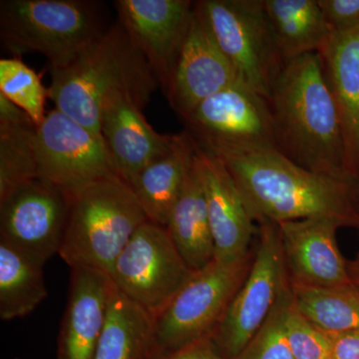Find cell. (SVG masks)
<instances>
[{"label": "cell", "instance_id": "1", "mask_svg": "<svg viewBox=\"0 0 359 359\" xmlns=\"http://www.w3.org/2000/svg\"><path fill=\"white\" fill-rule=\"evenodd\" d=\"M204 149L224 163L259 223L327 217L344 226H359V187L355 184L309 171L276 148Z\"/></svg>", "mask_w": 359, "mask_h": 359}, {"label": "cell", "instance_id": "2", "mask_svg": "<svg viewBox=\"0 0 359 359\" xmlns=\"http://www.w3.org/2000/svg\"><path fill=\"white\" fill-rule=\"evenodd\" d=\"M268 101L283 154L309 171L359 187L347 169L339 110L320 52L285 61Z\"/></svg>", "mask_w": 359, "mask_h": 359}, {"label": "cell", "instance_id": "3", "mask_svg": "<svg viewBox=\"0 0 359 359\" xmlns=\"http://www.w3.org/2000/svg\"><path fill=\"white\" fill-rule=\"evenodd\" d=\"M158 85L145 56L117 20L69 65L51 69L47 89L55 109L101 134L104 107L113 97H132L144 108Z\"/></svg>", "mask_w": 359, "mask_h": 359}, {"label": "cell", "instance_id": "4", "mask_svg": "<svg viewBox=\"0 0 359 359\" xmlns=\"http://www.w3.org/2000/svg\"><path fill=\"white\" fill-rule=\"evenodd\" d=\"M148 219L131 187L119 176L107 177L70 198L59 256L70 266L109 275L116 259Z\"/></svg>", "mask_w": 359, "mask_h": 359}, {"label": "cell", "instance_id": "5", "mask_svg": "<svg viewBox=\"0 0 359 359\" xmlns=\"http://www.w3.org/2000/svg\"><path fill=\"white\" fill-rule=\"evenodd\" d=\"M94 0H1L0 39L13 52H37L51 69L72 62L111 27Z\"/></svg>", "mask_w": 359, "mask_h": 359}, {"label": "cell", "instance_id": "6", "mask_svg": "<svg viewBox=\"0 0 359 359\" xmlns=\"http://www.w3.org/2000/svg\"><path fill=\"white\" fill-rule=\"evenodd\" d=\"M238 79L264 98L285 61L264 0H200L194 6Z\"/></svg>", "mask_w": 359, "mask_h": 359}, {"label": "cell", "instance_id": "7", "mask_svg": "<svg viewBox=\"0 0 359 359\" xmlns=\"http://www.w3.org/2000/svg\"><path fill=\"white\" fill-rule=\"evenodd\" d=\"M250 254L238 261H212L197 271L155 318L161 353H172L211 337L249 273Z\"/></svg>", "mask_w": 359, "mask_h": 359}, {"label": "cell", "instance_id": "8", "mask_svg": "<svg viewBox=\"0 0 359 359\" xmlns=\"http://www.w3.org/2000/svg\"><path fill=\"white\" fill-rule=\"evenodd\" d=\"M196 273L167 229L147 221L116 259L109 276L116 290L156 318Z\"/></svg>", "mask_w": 359, "mask_h": 359}, {"label": "cell", "instance_id": "9", "mask_svg": "<svg viewBox=\"0 0 359 359\" xmlns=\"http://www.w3.org/2000/svg\"><path fill=\"white\" fill-rule=\"evenodd\" d=\"M289 285L278 224L261 223L249 273L211 337L222 356L233 359L245 348Z\"/></svg>", "mask_w": 359, "mask_h": 359}, {"label": "cell", "instance_id": "10", "mask_svg": "<svg viewBox=\"0 0 359 359\" xmlns=\"http://www.w3.org/2000/svg\"><path fill=\"white\" fill-rule=\"evenodd\" d=\"M35 149L40 179L69 198L99 180L118 176L102 135L57 109L37 126Z\"/></svg>", "mask_w": 359, "mask_h": 359}, {"label": "cell", "instance_id": "11", "mask_svg": "<svg viewBox=\"0 0 359 359\" xmlns=\"http://www.w3.org/2000/svg\"><path fill=\"white\" fill-rule=\"evenodd\" d=\"M70 198L55 186L35 179L0 201V243L43 266L59 254Z\"/></svg>", "mask_w": 359, "mask_h": 359}, {"label": "cell", "instance_id": "12", "mask_svg": "<svg viewBox=\"0 0 359 359\" xmlns=\"http://www.w3.org/2000/svg\"><path fill=\"white\" fill-rule=\"evenodd\" d=\"M184 122L203 148L256 146L278 150L268 99L240 80L205 99Z\"/></svg>", "mask_w": 359, "mask_h": 359}, {"label": "cell", "instance_id": "13", "mask_svg": "<svg viewBox=\"0 0 359 359\" xmlns=\"http://www.w3.org/2000/svg\"><path fill=\"white\" fill-rule=\"evenodd\" d=\"M238 80L233 65L194 8L185 39L162 88L170 105L186 120L203 101Z\"/></svg>", "mask_w": 359, "mask_h": 359}, {"label": "cell", "instance_id": "14", "mask_svg": "<svg viewBox=\"0 0 359 359\" xmlns=\"http://www.w3.org/2000/svg\"><path fill=\"white\" fill-rule=\"evenodd\" d=\"M195 2L190 0H117L118 20L145 56L164 87L188 32Z\"/></svg>", "mask_w": 359, "mask_h": 359}, {"label": "cell", "instance_id": "15", "mask_svg": "<svg viewBox=\"0 0 359 359\" xmlns=\"http://www.w3.org/2000/svg\"><path fill=\"white\" fill-rule=\"evenodd\" d=\"M292 285L330 287L353 283L348 264L337 247L341 224L327 217L276 224Z\"/></svg>", "mask_w": 359, "mask_h": 359}, {"label": "cell", "instance_id": "16", "mask_svg": "<svg viewBox=\"0 0 359 359\" xmlns=\"http://www.w3.org/2000/svg\"><path fill=\"white\" fill-rule=\"evenodd\" d=\"M199 159L215 261H238L249 255L256 219L224 163L200 145Z\"/></svg>", "mask_w": 359, "mask_h": 359}, {"label": "cell", "instance_id": "17", "mask_svg": "<svg viewBox=\"0 0 359 359\" xmlns=\"http://www.w3.org/2000/svg\"><path fill=\"white\" fill-rule=\"evenodd\" d=\"M132 97L118 95L106 104L101 135L118 176L128 185L172 147L176 134H160L149 124Z\"/></svg>", "mask_w": 359, "mask_h": 359}, {"label": "cell", "instance_id": "18", "mask_svg": "<svg viewBox=\"0 0 359 359\" xmlns=\"http://www.w3.org/2000/svg\"><path fill=\"white\" fill-rule=\"evenodd\" d=\"M112 290V280L105 271L71 269L67 304L59 332L58 359H94Z\"/></svg>", "mask_w": 359, "mask_h": 359}, {"label": "cell", "instance_id": "19", "mask_svg": "<svg viewBox=\"0 0 359 359\" xmlns=\"http://www.w3.org/2000/svg\"><path fill=\"white\" fill-rule=\"evenodd\" d=\"M320 54L339 110L347 169L359 185V27L332 33Z\"/></svg>", "mask_w": 359, "mask_h": 359}, {"label": "cell", "instance_id": "20", "mask_svg": "<svg viewBox=\"0 0 359 359\" xmlns=\"http://www.w3.org/2000/svg\"><path fill=\"white\" fill-rule=\"evenodd\" d=\"M197 141L189 131L176 134L172 147L151 163L130 185L146 218L166 228L197 156Z\"/></svg>", "mask_w": 359, "mask_h": 359}, {"label": "cell", "instance_id": "21", "mask_svg": "<svg viewBox=\"0 0 359 359\" xmlns=\"http://www.w3.org/2000/svg\"><path fill=\"white\" fill-rule=\"evenodd\" d=\"M166 229L180 254L193 271H199L214 261V238L201 171L199 148Z\"/></svg>", "mask_w": 359, "mask_h": 359}, {"label": "cell", "instance_id": "22", "mask_svg": "<svg viewBox=\"0 0 359 359\" xmlns=\"http://www.w3.org/2000/svg\"><path fill=\"white\" fill-rule=\"evenodd\" d=\"M155 318L113 285L107 320L94 359H156Z\"/></svg>", "mask_w": 359, "mask_h": 359}, {"label": "cell", "instance_id": "23", "mask_svg": "<svg viewBox=\"0 0 359 359\" xmlns=\"http://www.w3.org/2000/svg\"><path fill=\"white\" fill-rule=\"evenodd\" d=\"M264 6L285 62L320 52L332 36L318 0H264Z\"/></svg>", "mask_w": 359, "mask_h": 359}, {"label": "cell", "instance_id": "24", "mask_svg": "<svg viewBox=\"0 0 359 359\" xmlns=\"http://www.w3.org/2000/svg\"><path fill=\"white\" fill-rule=\"evenodd\" d=\"M36 131L32 118L0 94V201L40 178Z\"/></svg>", "mask_w": 359, "mask_h": 359}, {"label": "cell", "instance_id": "25", "mask_svg": "<svg viewBox=\"0 0 359 359\" xmlns=\"http://www.w3.org/2000/svg\"><path fill=\"white\" fill-rule=\"evenodd\" d=\"M43 266L0 243V318L13 320L32 313L48 295Z\"/></svg>", "mask_w": 359, "mask_h": 359}, {"label": "cell", "instance_id": "26", "mask_svg": "<svg viewBox=\"0 0 359 359\" xmlns=\"http://www.w3.org/2000/svg\"><path fill=\"white\" fill-rule=\"evenodd\" d=\"M292 304L328 334L359 330V287L353 283L330 287L292 285Z\"/></svg>", "mask_w": 359, "mask_h": 359}, {"label": "cell", "instance_id": "27", "mask_svg": "<svg viewBox=\"0 0 359 359\" xmlns=\"http://www.w3.org/2000/svg\"><path fill=\"white\" fill-rule=\"evenodd\" d=\"M0 94L32 118L39 126L46 117L48 89L32 68L18 58L0 60Z\"/></svg>", "mask_w": 359, "mask_h": 359}, {"label": "cell", "instance_id": "28", "mask_svg": "<svg viewBox=\"0 0 359 359\" xmlns=\"http://www.w3.org/2000/svg\"><path fill=\"white\" fill-rule=\"evenodd\" d=\"M292 301L290 283L259 332L233 359H294L285 332V316Z\"/></svg>", "mask_w": 359, "mask_h": 359}, {"label": "cell", "instance_id": "29", "mask_svg": "<svg viewBox=\"0 0 359 359\" xmlns=\"http://www.w3.org/2000/svg\"><path fill=\"white\" fill-rule=\"evenodd\" d=\"M285 332L294 359H330V337L290 304Z\"/></svg>", "mask_w": 359, "mask_h": 359}, {"label": "cell", "instance_id": "30", "mask_svg": "<svg viewBox=\"0 0 359 359\" xmlns=\"http://www.w3.org/2000/svg\"><path fill=\"white\" fill-rule=\"evenodd\" d=\"M332 33H346L359 27V0H318Z\"/></svg>", "mask_w": 359, "mask_h": 359}, {"label": "cell", "instance_id": "31", "mask_svg": "<svg viewBox=\"0 0 359 359\" xmlns=\"http://www.w3.org/2000/svg\"><path fill=\"white\" fill-rule=\"evenodd\" d=\"M156 359H226L221 355L211 337L198 340L178 351L161 354Z\"/></svg>", "mask_w": 359, "mask_h": 359}, {"label": "cell", "instance_id": "32", "mask_svg": "<svg viewBox=\"0 0 359 359\" xmlns=\"http://www.w3.org/2000/svg\"><path fill=\"white\" fill-rule=\"evenodd\" d=\"M330 359H359V330L330 334Z\"/></svg>", "mask_w": 359, "mask_h": 359}, {"label": "cell", "instance_id": "33", "mask_svg": "<svg viewBox=\"0 0 359 359\" xmlns=\"http://www.w3.org/2000/svg\"><path fill=\"white\" fill-rule=\"evenodd\" d=\"M349 275L354 285L359 287V256L355 261L348 264Z\"/></svg>", "mask_w": 359, "mask_h": 359}]
</instances>
